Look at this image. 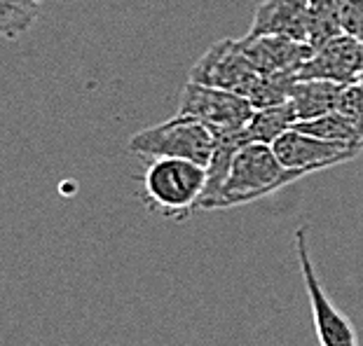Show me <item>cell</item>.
Listing matches in <instances>:
<instances>
[{"label":"cell","mask_w":363,"mask_h":346,"mask_svg":"<svg viewBox=\"0 0 363 346\" xmlns=\"http://www.w3.org/2000/svg\"><path fill=\"white\" fill-rule=\"evenodd\" d=\"M305 171H291L284 168L281 161L272 152V145L265 143H246L237 152L230 166V173L216 197L211 211L235 209V206L253 204L262 197H269L281 188L305 178Z\"/></svg>","instance_id":"1"},{"label":"cell","mask_w":363,"mask_h":346,"mask_svg":"<svg viewBox=\"0 0 363 346\" xmlns=\"http://www.w3.org/2000/svg\"><path fill=\"white\" fill-rule=\"evenodd\" d=\"M206 188V168L185 159H150L143 173V202L169 220H185L197 211Z\"/></svg>","instance_id":"2"},{"label":"cell","mask_w":363,"mask_h":346,"mask_svg":"<svg viewBox=\"0 0 363 346\" xmlns=\"http://www.w3.org/2000/svg\"><path fill=\"white\" fill-rule=\"evenodd\" d=\"M127 150L131 155L145 159L172 157L195 161V164L206 168L213 155V134L202 122L192 120L188 115H176L162 125L134 134L129 138Z\"/></svg>","instance_id":"3"},{"label":"cell","mask_w":363,"mask_h":346,"mask_svg":"<svg viewBox=\"0 0 363 346\" xmlns=\"http://www.w3.org/2000/svg\"><path fill=\"white\" fill-rule=\"evenodd\" d=\"M253 113L256 108L251 105L249 98L237 96L233 91L213 89L192 80H188L181 91L179 115H188L202 122L211 134L242 132L251 122Z\"/></svg>","instance_id":"4"},{"label":"cell","mask_w":363,"mask_h":346,"mask_svg":"<svg viewBox=\"0 0 363 346\" xmlns=\"http://www.w3.org/2000/svg\"><path fill=\"white\" fill-rule=\"evenodd\" d=\"M190 80L251 98L260 82V75L253 71L251 61L246 59L242 42L225 38V40L213 42L195 61V66L190 68Z\"/></svg>","instance_id":"5"},{"label":"cell","mask_w":363,"mask_h":346,"mask_svg":"<svg viewBox=\"0 0 363 346\" xmlns=\"http://www.w3.org/2000/svg\"><path fill=\"white\" fill-rule=\"evenodd\" d=\"M296 253L300 272H303L305 290L310 297V309L314 318V330L319 337L321 346H359L357 330H354L352 321L345 316L337 306L330 302V297L323 290L316 269L312 265L310 255V241H307V227H298L296 232Z\"/></svg>","instance_id":"6"},{"label":"cell","mask_w":363,"mask_h":346,"mask_svg":"<svg viewBox=\"0 0 363 346\" xmlns=\"http://www.w3.org/2000/svg\"><path fill=\"white\" fill-rule=\"evenodd\" d=\"M272 152L281 161L284 168L291 171H305V173H319L326 168H333L354 159L361 152L345 148L340 143L321 141L316 136H307L298 129H289L272 143Z\"/></svg>","instance_id":"7"},{"label":"cell","mask_w":363,"mask_h":346,"mask_svg":"<svg viewBox=\"0 0 363 346\" xmlns=\"http://www.w3.org/2000/svg\"><path fill=\"white\" fill-rule=\"evenodd\" d=\"M363 73V45L354 38L340 33L319 47L298 68V80H326L350 87L359 84Z\"/></svg>","instance_id":"8"},{"label":"cell","mask_w":363,"mask_h":346,"mask_svg":"<svg viewBox=\"0 0 363 346\" xmlns=\"http://www.w3.org/2000/svg\"><path fill=\"white\" fill-rule=\"evenodd\" d=\"M239 42H242V50L246 59L251 61L253 71L262 78L298 71L314 52L310 42L291 40V38L281 35H244Z\"/></svg>","instance_id":"9"},{"label":"cell","mask_w":363,"mask_h":346,"mask_svg":"<svg viewBox=\"0 0 363 346\" xmlns=\"http://www.w3.org/2000/svg\"><path fill=\"white\" fill-rule=\"evenodd\" d=\"M249 38L281 35L310 42V7L307 0H262L251 19Z\"/></svg>","instance_id":"10"},{"label":"cell","mask_w":363,"mask_h":346,"mask_svg":"<svg viewBox=\"0 0 363 346\" xmlns=\"http://www.w3.org/2000/svg\"><path fill=\"white\" fill-rule=\"evenodd\" d=\"M342 89H345L342 84L326 82V80H298L291 89L289 103L293 105V113H296L298 122H307L321 117V115L335 113Z\"/></svg>","instance_id":"11"},{"label":"cell","mask_w":363,"mask_h":346,"mask_svg":"<svg viewBox=\"0 0 363 346\" xmlns=\"http://www.w3.org/2000/svg\"><path fill=\"white\" fill-rule=\"evenodd\" d=\"M293 129H298V132H303L307 136H316V138H321V141L340 143V145H345V148L363 152V138L359 134V129L337 110L321 115V117L307 120V122H298Z\"/></svg>","instance_id":"12"},{"label":"cell","mask_w":363,"mask_h":346,"mask_svg":"<svg viewBox=\"0 0 363 346\" xmlns=\"http://www.w3.org/2000/svg\"><path fill=\"white\" fill-rule=\"evenodd\" d=\"M296 122L298 117L289 101L279 105H269V108H258V110L253 113L251 122L246 125V136H249L251 143L272 145L281 134L296 127Z\"/></svg>","instance_id":"13"},{"label":"cell","mask_w":363,"mask_h":346,"mask_svg":"<svg viewBox=\"0 0 363 346\" xmlns=\"http://www.w3.org/2000/svg\"><path fill=\"white\" fill-rule=\"evenodd\" d=\"M40 3L38 0H0V38L19 40L35 24Z\"/></svg>","instance_id":"14"},{"label":"cell","mask_w":363,"mask_h":346,"mask_svg":"<svg viewBox=\"0 0 363 346\" xmlns=\"http://www.w3.org/2000/svg\"><path fill=\"white\" fill-rule=\"evenodd\" d=\"M310 7V45L319 47L330 38L342 33L340 28V14L335 0H307Z\"/></svg>","instance_id":"15"},{"label":"cell","mask_w":363,"mask_h":346,"mask_svg":"<svg viewBox=\"0 0 363 346\" xmlns=\"http://www.w3.org/2000/svg\"><path fill=\"white\" fill-rule=\"evenodd\" d=\"M335 3L342 33L363 45V0H335Z\"/></svg>","instance_id":"16"},{"label":"cell","mask_w":363,"mask_h":346,"mask_svg":"<svg viewBox=\"0 0 363 346\" xmlns=\"http://www.w3.org/2000/svg\"><path fill=\"white\" fill-rule=\"evenodd\" d=\"M337 113H342L345 117L359 129V134L363 138V87H359V84L345 87L342 94H340Z\"/></svg>","instance_id":"17"},{"label":"cell","mask_w":363,"mask_h":346,"mask_svg":"<svg viewBox=\"0 0 363 346\" xmlns=\"http://www.w3.org/2000/svg\"><path fill=\"white\" fill-rule=\"evenodd\" d=\"M359 87H363V73H361V78H359Z\"/></svg>","instance_id":"18"},{"label":"cell","mask_w":363,"mask_h":346,"mask_svg":"<svg viewBox=\"0 0 363 346\" xmlns=\"http://www.w3.org/2000/svg\"><path fill=\"white\" fill-rule=\"evenodd\" d=\"M38 3H40V5H43V3H45V0H38Z\"/></svg>","instance_id":"19"}]
</instances>
